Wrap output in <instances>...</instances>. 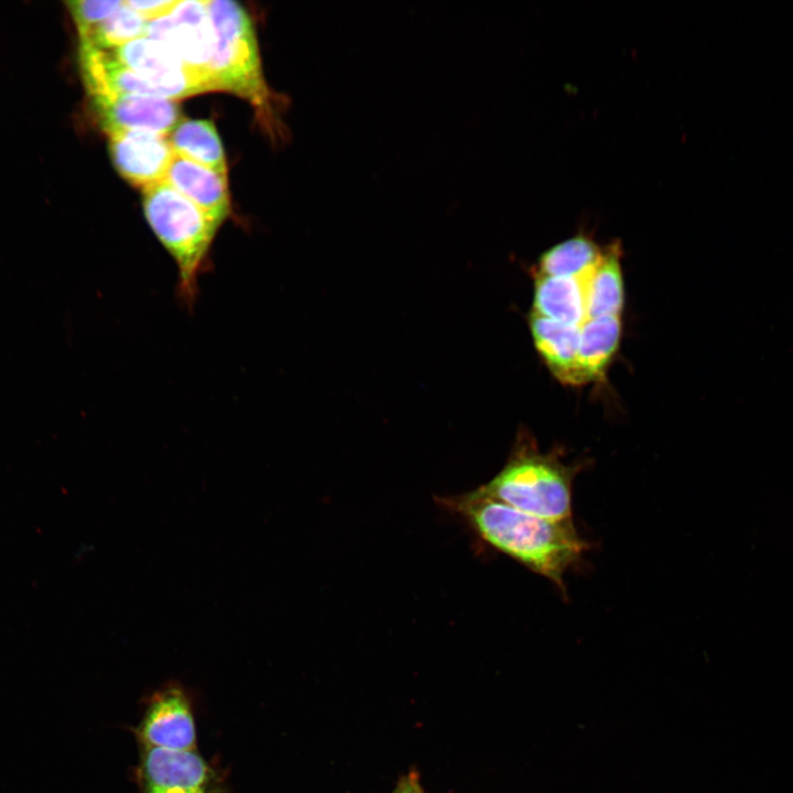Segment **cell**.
<instances>
[{
  "label": "cell",
  "instance_id": "cell-1",
  "mask_svg": "<svg viewBox=\"0 0 793 793\" xmlns=\"http://www.w3.org/2000/svg\"><path fill=\"white\" fill-rule=\"evenodd\" d=\"M443 503L461 514L489 545L548 579L565 595V575L589 548L572 521H552L495 500L478 489Z\"/></svg>",
  "mask_w": 793,
  "mask_h": 793
},
{
  "label": "cell",
  "instance_id": "cell-2",
  "mask_svg": "<svg viewBox=\"0 0 793 793\" xmlns=\"http://www.w3.org/2000/svg\"><path fill=\"white\" fill-rule=\"evenodd\" d=\"M578 467L564 464L554 453H541L531 439L521 438L503 468L478 490L543 519L572 521Z\"/></svg>",
  "mask_w": 793,
  "mask_h": 793
},
{
  "label": "cell",
  "instance_id": "cell-3",
  "mask_svg": "<svg viewBox=\"0 0 793 793\" xmlns=\"http://www.w3.org/2000/svg\"><path fill=\"white\" fill-rule=\"evenodd\" d=\"M142 205L152 231L176 264L178 296L192 307L220 224L165 182L143 188Z\"/></svg>",
  "mask_w": 793,
  "mask_h": 793
},
{
  "label": "cell",
  "instance_id": "cell-4",
  "mask_svg": "<svg viewBox=\"0 0 793 793\" xmlns=\"http://www.w3.org/2000/svg\"><path fill=\"white\" fill-rule=\"evenodd\" d=\"M215 34L209 76L215 90L246 99L267 120L272 117L257 36L249 14L232 0H207Z\"/></svg>",
  "mask_w": 793,
  "mask_h": 793
},
{
  "label": "cell",
  "instance_id": "cell-5",
  "mask_svg": "<svg viewBox=\"0 0 793 793\" xmlns=\"http://www.w3.org/2000/svg\"><path fill=\"white\" fill-rule=\"evenodd\" d=\"M145 37L166 46L202 80L208 91L215 90L209 76L215 34L207 0H180L171 13L148 22Z\"/></svg>",
  "mask_w": 793,
  "mask_h": 793
},
{
  "label": "cell",
  "instance_id": "cell-6",
  "mask_svg": "<svg viewBox=\"0 0 793 793\" xmlns=\"http://www.w3.org/2000/svg\"><path fill=\"white\" fill-rule=\"evenodd\" d=\"M138 779L141 793H219L216 771L195 751L143 748Z\"/></svg>",
  "mask_w": 793,
  "mask_h": 793
},
{
  "label": "cell",
  "instance_id": "cell-7",
  "mask_svg": "<svg viewBox=\"0 0 793 793\" xmlns=\"http://www.w3.org/2000/svg\"><path fill=\"white\" fill-rule=\"evenodd\" d=\"M93 115L108 135L140 130L169 137L182 120L176 100L135 94L87 95Z\"/></svg>",
  "mask_w": 793,
  "mask_h": 793
},
{
  "label": "cell",
  "instance_id": "cell-8",
  "mask_svg": "<svg viewBox=\"0 0 793 793\" xmlns=\"http://www.w3.org/2000/svg\"><path fill=\"white\" fill-rule=\"evenodd\" d=\"M112 51L123 64L165 98L176 100L208 91L202 80L157 41L141 37Z\"/></svg>",
  "mask_w": 793,
  "mask_h": 793
},
{
  "label": "cell",
  "instance_id": "cell-9",
  "mask_svg": "<svg viewBox=\"0 0 793 793\" xmlns=\"http://www.w3.org/2000/svg\"><path fill=\"white\" fill-rule=\"evenodd\" d=\"M143 748L194 751L196 729L184 691L167 686L156 692L137 729Z\"/></svg>",
  "mask_w": 793,
  "mask_h": 793
},
{
  "label": "cell",
  "instance_id": "cell-10",
  "mask_svg": "<svg viewBox=\"0 0 793 793\" xmlns=\"http://www.w3.org/2000/svg\"><path fill=\"white\" fill-rule=\"evenodd\" d=\"M107 137L111 161L126 181L143 189L164 180L174 155L167 137L140 130Z\"/></svg>",
  "mask_w": 793,
  "mask_h": 793
},
{
  "label": "cell",
  "instance_id": "cell-11",
  "mask_svg": "<svg viewBox=\"0 0 793 793\" xmlns=\"http://www.w3.org/2000/svg\"><path fill=\"white\" fill-rule=\"evenodd\" d=\"M176 192L194 203L218 224L230 211L228 176L174 153L164 176Z\"/></svg>",
  "mask_w": 793,
  "mask_h": 793
},
{
  "label": "cell",
  "instance_id": "cell-12",
  "mask_svg": "<svg viewBox=\"0 0 793 793\" xmlns=\"http://www.w3.org/2000/svg\"><path fill=\"white\" fill-rule=\"evenodd\" d=\"M78 64L87 95L135 94L161 96L123 64L112 50L79 45Z\"/></svg>",
  "mask_w": 793,
  "mask_h": 793
},
{
  "label": "cell",
  "instance_id": "cell-13",
  "mask_svg": "<svg viewBox=\"0 0 793 793\" xmlns=\"http://www.w3.org/2000/svg\"><path fill=\"white\" fill-rule=\"evenodd\" d=\"M530 330L539 354L553 374L564 383L579 384L577 352L580 326L565 325L531 313Z\"/></svg>",
  "mask_w": 793,
  "mask_h": 793
},
{
  "label": "cell",
  "instance_id": "cell-14",
  "mask_svg": "<svg viewBox=\"0 0 793 793\" xmlns=\"http://www.w3.org/2000/svg\"><path fill=\"white\" fill-rule=\"evenodd\" d=\"M620 256V246L616 241L602 249L598 263L580 278L587 319L620 316L624 304Z\"/></svg>",
  "mask_w": 793,
  "mask_h": 793
},
{
  "label": "cell",
  "instance_id": "cell-15",
  "mask_svg": "<svg viewBox=\"0 0 793 793\" xmlns=\"http://www.w3.org/2000/svg\"><path fill=\"white\" fill-rule=\"evenodd\" d=\"M532 313L565 325L580 326L587 319L582 279L536 274Z\"/></svg>",
  "mask_w": 793,
  "mask_h": 793
},
{
  "label": "cell",
  "instance_id": "cell-16",
  "mask_svg": "<svg viewBox=\"0 0 793 793\" xmlns=\"http://www.w3.org/2000/svg\"><path fill=\"white\" fill-rule=\"evenodd\" d=\"M620 316L586 319L580 325L577 352L579 384L600 378L620 340Z\"/></svg>",
  "mask_w": 793,
  "mask_h": 793
},
{
  "label": "cell",
  "instance_id": "cell-17",
  "mask_svg": "<svg viewBox=\"0 0 793 793\" xmlns=\"http://www.w3.org/2000/svg\"><path fill=\"white\" fill-rule=\"evenodd\" d=\"M167 138L175 154L228 176L224 148L211 121L182 118Z\"/></svg>",
  "mask_w": 793,
  "mask_h": 793
},
{
  "label": "cell",
  "instance_id": "cell-18",
  "mask_svg": "<svg viewBox=\"0 0 793 793\" xmlns=\"http://www.w3.org/2000/svg\"><path fill=\"white\" fill-rule=\"evenodd\" d=\"M602 249L589 237L578 233L544 251L537 274L554 278H582L600 260Z\"/></svg>",
  "mask_w": 793,
  "mask_h": 793
},
{
  "label": "cell",
  "instance_id": "cell-19",
  "mask_svg": "<svg viewBox=\"0 0 793 793\" xmlns=\"http://www.w3.org/2000/svg\"><path fill=\"white\" fill-rule=\"evenodd\" d=\"M146 25L148 21L122 1L113 14L86 33L78 35L79 45L116 50L134 40L145 37Z\"/></svg>",
  "mask_w": 793,
  "mask_h": 793
},
{
  "label": "cell",
  "instance_id": "cell-20",
  "mask_svg": "<svg viewBox=\"0 0 793 793\" xmlns=\"http://www.w3.org/2000/svg\"><path fill=\"white\" fill-rule=\"evenodd\" d=\"M77 35H82L113 14L121 0H78L65 2Z\"/></svg>",
  "mask_w": 793,
  "mask_h": 793
},
{
  "label": "cell",
  "instance_id": "cell-21",
  "mask_svg": "<svg viewBox=\"0 0 793 793\" xmlns=\"http://www.w3.org/2000/svg\"><path fill=\"white\" fill-rule=\"evenodd\" d=\"M180 0H126L124 3L145 21L161 19L173 11Z\"/></svg>",
  "mask_w": 793,
  "mask_h": 793
},
{
  "label": "cell",
  "instance_id": "cell-22",
  "mask_svg": "<svg viewBox=\"0 0 793 793\" xmlns=\"http://www.w3.org/2000/svg\"><path fill=\"white\" fill-rule=\"evenodd\" d=\"M392 793H425L419 775L412 771L403 776Z\"/></svg>",
  "mask_w": 793,
  "mask_h": 793
}]
</instances>
